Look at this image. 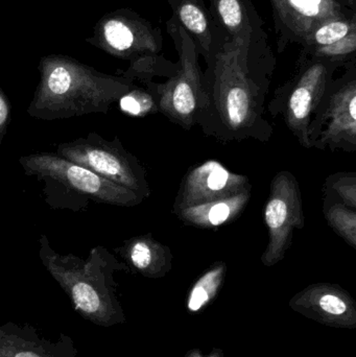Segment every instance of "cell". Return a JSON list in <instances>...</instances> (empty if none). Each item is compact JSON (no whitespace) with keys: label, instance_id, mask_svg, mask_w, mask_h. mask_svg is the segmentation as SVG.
Wrapping results in <instances>:
<instances>
[{"label":"cell","instance_id":"3957f363","mask_svg":"<svg viewBox=\"0 0 356 357\" xmlns=\"http://www.w3.org/2000/svg\"><path fill=\"white\" fill-rule=\"evenodd\" d=\"M39 257L52 278L72 303L75 312L92 324L112 327L123 324L125 314L117 297L116 272L130 273L125 262L102 245L90 250L86 260L73 254L58 253L46 235L39 239Z\"/></svg>","mask_w":356,"mask_h":357},{"label":"cell","instance_id":"277c9868","mask_svg":"<svg viewBox=\"0 0 356 357\" xmlns=\"http://www.w3.org/2000/svg\"><path fill=\"white\" fill-rule=\"evenodd\" d=\"M19 163L25 175L43 183L45 202L54 209L81 211L87 208L89 201L133 207L146 199L135 191L106 180L56 153H33L20 157Z\"/></svg>","mask_w":356,"mask_h":357},{"label":"cell","instance_id":"44dd1931","mask_svg":"<svg viewBox=\"0 0 356 357\" xmlns=\"http://www.w3.org/2000/svg\"><path fill=\"white\" fill-rule=\"evenodd\" d=\"M356 31V16L334 19L314 29L301 43L303 50L330 45Z\"/></svg>","mask_w":356,"mask_h":357},{"label":"cell","instance_id":"6da1fadb","mask_svg":"<svg viewBox=\"0 0 356 357\" xmlns=\"http://www.w3.org/2000/svg\"><path fill=\"white\" fill-rule=\"evenodd\" d=\"M206 65L207 107L196 123L203 133L221 142H270L267 100L276 56L268 33L226 40Z\"/></svg>","mask_w":356,"mask_h":357},{"label":"cell","instance_id":"7c38bea8","mask_svg":"<svg viewBox=\"0 0 356 357\" xmlns=\"http://www.w3.org/2000/svg\"><path fill=\"white\" fill-rule=\"evenodd\" d=\"M252 187L250 178L234 173L215 159L190 167L180 184L171 212L236 195Z\"/></svg>","mask_w":356,"mask_h":357},{"label":"cell","instance_id":"83f0119b","mask_svg":"<svg viewBox=\"0 0 356 357\" xmlns=\"http://www.w3.org/2000/svg\"><path fill=\"white\" fill-rule=\"evenodd\" d=\"M336 1L342 2V3L347 4V6L356 8V0H336Z\"/></svg>","mask_w":356,"mask_h":357},{"label":"cell","instance_id":"2e32d148","mask_svg":"<svg viewBox=\"0 0 356 357\" xmlns=\"http://www.w3.org/2000/svg\"><path fill=\"white\" fill-rule=\"evenodd\" d=\"M115 252L123 258L130 273H137L146 278H163L173 268L171 248L150 233L127 239Z\"/></svg>","mask_w":356,"mask_h":357},{"label":"cell","instance_id":"d6986e66","mask_svg":"<svg viewBox=\"0 0 356 357\" xmlns=\"http://www.w3.org/2000/svg\"><path fill=\"white\" fill-rule=\"evenodd\" d=\"M227 270L225 261L215 262L194 281L186 298L189 314H200L217 299L225 283Z\"/></svg>","mask_w":356,"mask_h":357},{"label":"cell","instance_id":"8992f818","mask_svg":"<svg viewBox=\"0 0 356 357\" xmlns=\"http://www.w3.org/2000/svg\"><path fill=\"white\" fill-rule=\"evenodd\" d=\"M342 63L314 58L301 54L291 79L279 86L268 104L273 119L281 116L302 148L311 149L309 137V123L314 112L323 98L327 86Z\"/></svg>","mask_w":356,"mask_h":357},{"label":"cell","instance_id":"cb8c5ba5","mask_svg":"<svg viewBox=\"0 0 356 357\" xmlns=\"http://www.w3.org/2000/svg\"><path fill=\"white\" fill-rule=\"evenodd\" d=\"M356 31L345 37L344 39L321 47L311 50H301V54L314 58L326 59L342 63L345 67L356 63Z\"/></svg>","mask_w":356,"mask_h":357},{"label":"cell","instance_id":"ac0fdd59","mask_svg":"<svg viewBox=\"0 0 356 357\" xmlns=\"http://www.w3.org/2000/svg\"><path fill=\"white\" fill-rule=\"evenodd\" d=\"M209 12L228 39L267 35L252 0H209Z\"/></svg>","mask_w":356,"mask_h":357},{"label":"cell","instance_id":"7402d4cb","mask_svg":"<svg viewBox=\"0 0 356 357\" xmlns=\"http://www.w3.org/2000/svg\"><path fill=\"white\" fill-rule=\"evenodd\" d=\"M177 63L169 62L163 56H144L132 61L129 68L123 73V77L135 82L136 79L144 84L153 82L155 77H171L177 70Z\"/></svg>","mask_w":356,"mask_h":357},{"label":"cell","instance_id":"8fae6325","mask_svg":"<svg viewBox=\"0 0 356 357\" xmlns=\"http://www.w3.org/2000/svg\"><path fill=\"white\" fill-rule=\"evenodd\" d=\"M279 54L291 44H300L319 25L356 16V8L336 0H269Z\"/></svg>","mask_w":356,"mask_h":357},{"label":"cell","instance_id":"7a4b0ae2","mask_svg":"<svg viewBox=\"0 0 356 357\" xmlns=\"http://www.w3.org/2000/svg\"><path fill=\"white\" fill-rule=\"evenodd\" d=\"M38 69L40 82L26 112L41 121L107 114L134 84L123 75L100 73L63 54L42 56Z\"/></svg>","mask_w":356,"mask_h":357},{"label":"cell","instance_id":"52a82bcc","mask_svg":"<svg viewBox=\"0 0 356 357\" xmlns=\"http://www.w3.org/2000/svg\"><path fill=\"white\" fill-rule=\"evenodd\" d=\"M332 79L311 117L309 137L318 150L356 152V63Z\"/></svg>","mask_w":356,"mask_h":357},{"label":"cell","instance_id":"ffe728a7","mask_svg":"<svg viewBox=\"0 0 356 357\" xmlns=\"http://www.w3.org/2000/svg\"><path fill=\"white\" fill-rule=\"evenodd\" d=\"M323 214L328 226L351 248L356 249V209L332 195H325Z\"/></svg>","mask_w":356,"mask_h":357},{"label":"cell","instance_id":"603a6c76","mask_svg":"<svg viewBox=\"0 0 356 357\" xmlns=\"http://www.w3.org/2000/svg\"><path fill=\"white\" fill-rule=\"evenodd\" d=\"M118 102L121 110L131 116L146 117L160 113L154 94L148 88L138 87L135 84L119 98Z\"/></svg>","mask_w":356,"mask_h":357},{"label":"cell","instance_id":"4fadbf2b","mask_svg":"<svg viewBox=\"0 0 356 357\" xmlns=\"http://www.w3.org/2000/svg\"><path fill=\"white\" fill-rule=\"evenodd\" d=\"M290 307L320 324L356 327V304L350 294L334 283H314L291 299Z\"/></svg>","mask_w":356,"mask_h":357},{"label":"cell","instance_id":"9a60e30c","mask_svg":"<svg viewBox=\"0 0 356 357\" xmlns=\"http://www.w3.org/2000/svg\"><path fill=\"white\" fill-rule=\"evenodd\" d=\"M173 17L188 33L199 54L209 63L228 39L211 16L204 0H167Z\"/></svg>","mask_w":356,"mask_h":357},{"label":"cell","instance_id":"5bb4252c","mask_svg":"<svg viewBox=\"0 0 356 357\" xmlns=\"http://www.w3.org/2000/svg\"><path fill=\"white\" fill-rule=\"evenodd\" d=\"M0 357H79L75 342L60 333L58 341L41 337L29 324L0 325Z\"/></svg>","mask_w":356,"mask_h":357},{"label":"cell","instance_id":"ba28073f","mask_svg":"<svg viewBox=\"0 0 356 357\" xmlns=\"http://www.w3.org/2000/svg\"><path fill=\"white\" fill-rule=\"evenodd\" d=\"M56 154L106 180L135 191L144 199L150 195L146 169L125 150L117 136L109 142L96 132H91L86 137L58 144Z\"/></svg>","mask_w":356,"mask_h":357},{"label":"cell","instance_id":"4316f807","mask_svg":"<svg viewBox=\"0 0 356 357\" xmlns=\"http://www.w3.org/2000/svg\"><path fill=\"white\" fill-rule=\"evenodd\" d=\"M185 357H225L223 350L213 348L209 354H204L200 349H192L186 354Z\"/></svg>","mask_w":356,"mask_h":357},{"label":"cell","instance_id":"e0dca14e","mask_svg":"<svg viewBox=\"0 0 356 357\" xmlns=\"http://www.w3.org/2000/svg\"><path fill=\"white\" fill-rule=\"evenodd\" d=\"M252 187L215 201L182 208L173 212L186 226L215 230L242 215L251 199Z\"/></svg>","mask_w":356,"mask_h":357},{"label":"cell","instance_id":"d4e9b609","mask_svg":"<svg viewBox=\"0 0 356 357\" xmlns=\"http://www.w3.org/2000/svg\"><path fill=\"white\" fill-rule=\"evenodd\" d=\"M325 195H332L345 205L356 209V173L341 172L328 176L323 186Z\"/></svg>","mask_w":356,"mask_h":357},{"label":"cell","instance_id":"484cf974","mask_svg":"<svg viewBox=\"0 0 356 357\" xmlns=\"http://www.w3.org/2000/svg\"><path fill=\"white\" fill-rule=\"evenodd\" d=\"M10 123V102L3 90L0 88V144L8 132Z\"/></svg>","mask_w":356,"mask_h":357},{"label":"cell","instance_id":"9c48e42d","mask_svg":"<svg viewBox=\"0 0 356 357\" xmlns=\"http://www.w3.org/2000/svg\"><path fill=\"white\" fill-rule=\"evenodd\" d=\"M263 222L269 241L261 260L263 266L271 268L286 257L292 247L295 231L302 230L305 226L300 184L291 172H278L272 178L263 207Z\"/></svg>","mask_w":356,"mask_h":357},{"label":"cell","instance_id":"5b68a950","mask_svg":"<svg viewBox=\"0 0 356 357\" xmlns=\"http://www.w3.org/2000/svg\"><path fill=\"white\" fill-rule=\"evenodd\" d=\"M167 29L179 56L177 70L164 83L148 82L144 85L156 98L159 112L189 131L196 126L207 107L200 54L192 38L173 16L167 22Z\"/></svg>","mask_w":356,"mask_h":357},{"label":"cell","instance_id":"30bf717a","mask_svg":"<svg viewBox=\"0 0 356 357\" xmlns=\"http://www.w3.org/2000/svg\"><path fill=\"white\" fill-rule=\"evenodd\" d=\"M86 42L110 56L132 62L159 54L163 33L131 8H121L104 15Z\"/></svg>","mask_w":356,"mask_h":357}]
</instances>
